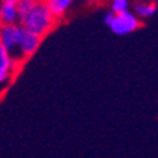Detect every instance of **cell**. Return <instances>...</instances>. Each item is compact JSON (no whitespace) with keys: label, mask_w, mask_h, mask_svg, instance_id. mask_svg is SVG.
<instances>
[{"label":"cell","mask_w":158,"mask_h":158,"mask_svg":"<svg viewBox=\"0 0 158 158\" xmlns=\"http://www.w3.org/2000/svg\"><path fill=\"white\" fill-rule=\"evenodd\" d=\"M46 6L53 17L57 20V19H61L69 11L71 6V0H47Z\"/></svg>","instance_id":"obj_6"},{"label":"cell","mask_w":158,"mask_h":158,"mask_svg":"<svg viewBox=\"0 0 158 158\" xmlns=\"http://www.w3.org/2000/svg\"><path fill=\"white\" fill-rule=\"evenodd\" d=\"M10 77H11V74L0 70V84H4L6 81H9V78H10Z\"/></svg>","instance_id":"obj_11"},{"label":"cell","mask_w":158,"mask_h":158,"mask_svg":"<svg viewBox=\"0 0 158 158\" xmlns=\"http://www.w3.org/2000/svg\"><path fill=\"white\" fill-rule=\"evenodd\" d=\"M57 24V20L48 11L46 2H36L33 9L27 13L24 17L20 19V26L26 31L36 34L43 39L48 34Z\"/></svg>","instance_id":"obj_1"},{"label":"cell","mask_w":158,"mask_h":158,"mask_svg":"<svg viewBox=\"0 0 158 158\" xmlns=\"http://www.w3.org/2000/svg\"><path fill=\"white\" fill-rule=\"evenodd\" d=\"M130 3L127 0H113L110 4V11L113 15H120L124 11H128Z\"/></svg>","instance_id":"obj_10"},{"label":"cell","mask_w":158,"mask_h":158,"mask_svg":"<svg viewBox=\"0 0 158 158\" xmlns=\"http://www.w3.org/2000/svg\"><path fill=\"white\" fill-rule=\"evenodd\" d=\"M17 63H19L17 60L13 59V57L0 46V70L6 71V73H9V74H13V71H15L16 67H17Z\"/></svg>","instance_id":"obj_8"},{"label":"cell","mask_w":158,"mask_h":158,"mask_svg":"<svg viewBox=\"0 0 158 158\" xmlns=\"http://www.w3.org/2000/svg\"><path fill=\"white\" fill-rule=\"evenodd\" d=\"M41 43V39L36 34L26 31L23 29L22 36H20V40H19V46H17V57L16 60H24L30 56H33L37 52V48Z\"/></svg>","instance_id":"obj_4"},{"label":"cell","mask_w":158,"mask_h":158,"mask_svg":"<svg viewBox=\"0 0 158 158\" xmlns=\"http://www.w3.org/2000/svg\"><path fill=\"white\" fill-rule=\"evenodd\" d=\"M34 3H36V0H17V4H16V7H17V13H19V17L22 19L29 13L31 9H33Z\"/></svg>","instance_id":"obj_9"},{"label":"cell","mask_w":158,"mask_h":158,"mask_svg":"<svg viewBox=\"0 0 158 158\" xmlns=\"http://www.w3.org/2000/svg\"><path fill=\"white\" fill-rule=\"evenodd\" d=\"M113 33L117 36H127L141 27V20L131 11H124L120 15H114L111 22L107 24Z\"/></svg>","instance_id":"obj_2"},{"label":"cell","mask_w":158,"mask_h":158,"mask_svg":"<svg viewBox=\"0 0 158 158\" xmlns=\"http://www.w3.org/2000/svg\"><path fill=\"white\" fill-rule=\"evenodd\" d=\"M17 0H3L0 3V26L19 24L20 17L17 13Z\"/></svg>","instance_id":"obj_5"},{"label":"cell","mask_w":158,"mask_h":158,"mask_svg":"<svg viewBox=\"0 0 158 158\" xmlns=\"http://www.w3.org/2000/svg\"><path fill=\"white\" fill-rule=\"evenodd\" d=\"M157 13V3L155 2H141L134 4V15L138 19H147Z\"/></svg>","instance_id":"obj_7"},{"label":"cell","mask_w":158,"mask_h":158,"mask_svg":"<svg viewBox=\"0 0 158 158\" xmlns=\"http://www.w3.org/2000/svg\"><path fill=\"white\" fill-rule=\"evenodd\" d=\"M23 27L20 24H9L0 26V46L16 60L17 57V46L22 36Z\"/></svg>","instance_id":"obj_3"},{"label":"cell","mask_w":158,"mask_h":158,"mask_svg":"<svg viewBox=\"0 0 158 158\" xmlns=\"http://www.w3.org/2000/svg\"><path fill=\"white\" fill-rule=\"evenodd\" d=\"M113 13H111V11H108V13H107L106 15V17H104V23H106V24H108V23L111 22V19H113Z\"/></svg>","instance_id":"obj_12"}]
</instances>
